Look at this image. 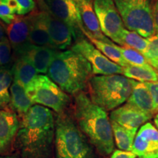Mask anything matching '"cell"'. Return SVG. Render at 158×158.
Wrapping results in <instances>:
<instances>
[{
  "instance_id": "1",
  "label": "cell",
  "mask_w": 158,
  "mask_h": 158,
  "mask_svg": "<svg viewBox=\"0 0 158 158\" xmlns=\"http://www.w3.org/2000/svg\"><path fill=\"white\" fill-rule=\"evenodd\" d=\"M75 117L79 129L103 155L114 150L111 122L106 110L92 101L84 92L75 95Z\"/></svg>"
},
{
  "instance_id": "2",
  "label": "cell",
  "mask_w": 158,
  "mask_h": 158,
  "mask_svg": "<svg viewBox=\"0 0 158 158\" xmlns=\"http://www.w3.org/2000/svg\"><path fill=\"white\" fill-rule=\"evenodd\" d=\"M54 133L55 119L51 110L34 105L21 117L17 133L18 143L26 155L40 156L50 147Z\"/></svg>"
},
{
  "instance_id": "3",
  "label": "cell",
  "mask_w": 158,
  "mask_h": 158,
  "mask_svg": "<svg viewBox=\"0 0 158 158\" xmlns=\"http://www.w3.org/2000/svg\"><path fill=\"white\" fill-rule=\"evenodd\" d=\"M93 76L90 63L76 51H58L49 66L47 76L66 93L76 95L88 87Z\"/></svg>"
},
{
  "instance_id": "4",
  "label": "cell",
  "mask_w": 158,
  "mask_h": 158,
  "mask_svg": "<svg viewBox=\"0 0 158 158\" xmlns=\"http://www.w3.org/2000/svg\"><path fill=\"white\" fill-rule=\"evenodd\" d=\"M132 79L119 74L92 76L88 83L92 101L106 110H113L127 102L133 90Z\"/></svg>"
},
{
  "instance_id": "5",
  "label": "cell",
  "mask_w": 158,
  "mask_h": 158,
  "mask_svg": "<svg viewBox=\"0 0 158 158\" xmlns=\"http://www.w3.org/2000/svg\"><path fill=\"white\" fill-rule=\"evenodd\" d=\"M56 158H88L90 148L73 118L59 114L55 120Z\"/></svg>"
},
{
  "instance_id": "6",
  "label": "cell",
  "mask_w": 158,
  "mask_h": 158,
  "mask_svg": "<svg viewBox=\"0 0 158 158\" xmlns=\"http://www.w3.org/2000/svg\"><path fill=\"white\" fill-rule=\"evenodd\" d=\"M124 28L144 38L155 34L152 9L149 0H114Z\"/></svg>"
},
{
  "instance_id": "7",
  "label": "cell",
  "mask_w": 158,
  "mask_h": 158,
  "mask_svg": "<svg viewBox=\"0 0 158 158\" xmlns=\"http://www.w3.org/2000/svg\"><path fill=\"white\" fill-rule=\"evenodd\" d=\"M27 93L34 103L51 108L58 114L64 113L70 102L69 94L44 75L37 76Z\"/></svg>"
},
{
  "instance_id": "8",
  "label": "cell",
  "mask_w": 158,
  "mask_h": 158,
  "mask_svg": "<svg viewBox=\"0 0 158 158\" xmlns=\"http://www.w3.org/2000/svg\"><path fill=\"white\" fill-rule=\"evenodd\" d=\"M94 7L102 34L122 46V32L125 28L114 0H94Z\"/></svg>"
},
{
  "instance_id": "9",
  "label": "cell",
  "mask_w": 158,
  "mask_h": 158,
  "mask_svg": "<svg viewBox=\"0 0 158 158\" xmlns=\"http://www.w3.org/2000/svg\"><path fill=\"white\" fill-rule=\"evenodd\" d=\"M70 49L81 55L90 63L93 76L123 74L121 66L108 59L84 37L76 40Z\"/></svg>"
},
{
  "instance_id": "10",
  "label": "cell",
  "mask_w": 158,
  "mask_h": 158,
  "mask_svg": "<svg viewBox=\"0 0 158 158\" xmlns=\"http://www.w3.org/2000/svg\"><path fill=\"white\" fill-rule=\"evenodd\" d=\"M43 4L51 14L70 27L76 40L84 36L82 32L84 27L74 0H43Z\"/></svg>"
},
{
  "instance_id": "11",
  "label": "cell",
  "mask_w": 158,
  "mask_h": 158,
  "mask_svg": "<svg viewBox=\"0 0 158 158\" xmlns=\"http://www.w3.org/2000/svg\"><path fill=\"white\" fill-rule=\"evenodd\" d=\"M133 152L138 158H158V130L150 122L139 128L133 142Z\"/></svg>"
},
{
  "instance_id": "12",
  "label": "cell",
  "mask_w": 158,
  "mask_h": 158,
  "mask_svg": "<svg viewBox=\"0 0 158 158\" xmlns=\"http://www.w3.org/2000/svg\"><path fill=\"white\" fill-rule=\"evenodd\" d=\"M43 10L53 46L58 51L67 50L76 41L73 31L68 24L51 14L44 6Z\"/></svg>"
},
{
  "instance_id": "13",
  "label": "cell",
  "mask_w": 158,
  "mask_h": 158,
  "mask_svg": "<svg viewBox=\"0 0 158 158\" xmlns=\"http://www.w3.org/2000/svg\"><path fill=\"white\" fill-rule=\"evenodd\" d=\"M7 35L13 48V59L22 56L30 45L29 40V17H15L14 21L7 27Z\"/></svg>"
},
{
  "instance_id": "14",
  "label": "cell",
  "mask_w": 158,
  "mask_h": 158,
  "mask_svg": "<svg viewBox=\"0 0 158 158\" xmlns=\"http://www.w3.org/2000/svg\"><path fill=\"white\" fill-rule=\"evenodd\" d=\"M152 117L149 114L127 102L113 110L110 114V122H116L126 129L136 132Z\"/></svg>"
},
{
  "instance_id": "15",
  "label": "cell",
  "mask_w": 158,
  "mask_h": 158,
  "mask_svg": "<svg viewBox=\"0 0 158 158\" xmlns=\"http://www.w3.org/2000/svg\"><path fill=\"white\" fill-rule=\"evenodd\" d=\"M80 14L84 29L94 38L112 44L114 43L102 34L96 16L94 7V0H74Z\"/></svg>"
},
{
  "instance_id": "16",
  "label": "cell",
  "mask_w": 158,
  "mask_h": 158,
  "mask_svg": "<svg viewBox=\"0 0 158 158\" xmlns=\"http://www.w3.org/2000/svg\"><path fill=\"white\" fill-rule=\"evenodd\" d=\"M29 17V40L31 45L54 48L45 23L44 10L32 12Z\"/></svg>"
},
{
  "instance_id": "17",
  "label": "cell",
  "mask_w": 158,
  "mask_h": 158,
  "mask_svg": "<svg viewBox=\"0 0 158 158\" xmlns=\"http://www.w3.org/2000/svg\"><path fill=\"white\" fill-rule=\"evenodd\" d=\"M58 51H59L55 48L30 44L21 56H24L29 59L38 73L47 74L49 66Z\"/></svg>"
},
{
  "instance_id": "18",
  "label": "cell",
  "mask_w": 158,
  "mask_h": 158,
  "mask_svg": "<svg viewBox=\"0 0 158 158\" xmlns=\"http://www.w3.org/2000/svg\"><path fill=\"white\" fill-rule=\"evenodd\" d=\"M13 81L17 82L29 92L36 80L38 73L29 59L24 56H19L13 59L12 67Z\"/></svg>"
},
{
  "instance_id": "19",
  "label": "cell",
  "mask_w": 158,
  "mask_h": 158,
  "mask_svg": "<svg viewBox=\"0 0 158 158\" xmlns=\"http://www.w3.org/2000/svg\"><path fill=\"white\" fill-rule=\"evenodd\" d=\"M20 122L13 110L0 109V153L7 149L16 135Z\"/></svg>"
},
{
  "instance_id": "20",
  "label": "cell",
  "mask_w": 158,
  "mask_h": 158,
  "mask_svg": "<svg viewBox=\"0 0 158 158\" xmlns=\"http://www.w3.org/2000/svg\"><path fill=\"white\" fill-rule=\"evenodd\" d=\"M133 90L127 102L153 116L156 114L153 100L145 83L133 80Z\"/></svg>"
},
{
  "instance_id": "21",
  "label": "cell",
  "mask_w": 158,
  "mask_h": 158,
  "mask_svg": "<svg viewBox=\"0 0 158 158\" xmlns=\"http://www.w3.org/2000/svg\"><path fill=\"white\" fill-rule=\"evenodd\" d=\"M10 105L13 110L17 112L21 117L28 111L31 106H34L35 103L31 100L25 89L14 81L10 89Z\"/></svg>"
},
{
  "instance_id": "22",
  "label": "cell",
  "mask_w": 158,
  "mask_h": 158,
  "mask_svg": "<svg viewBox=\"0 0 158 158\" xmlns=\"http://www.w3.org/2000/svg\"><path fill=\"white\" fill-rule=\"evenodd\" d=\"M82 32L84 36H86V38H88L89 40L102 54H104L110 61H112L113 62L121 66L122 68H124V67L128 65L127 63L126 62V61L124 59L123 56H122L121 52H120L119 50L117 48V47H116V44H115V43L110 44V43L103 42V41L99 40L94 38L93 37L89 35L87 31L85 30L84 28L82 29Z\"/></svg>"
},
{
  "instance_id": "23",
  "label": "cell",
  "mask_w": 158,
  "mask_h": 158,
  "mask_svg": "<svg viewBox=\"0 0 158 158\" xmlns=\"http://www.w3.org/2000/svg\"><path fill=\"white\" fill-rule=\"evenodd\" d=\"M123 68V76L126 78L139 82H156L158 81L157 70L152 67L143 68L128 64Z\"/></svg>"
},
{
  "instance_id": "24",
  "label": "cell",
  "mask_w": 158,
  "mask_h": 158,
  "mask_svg": "<svg viewBox=\"0 0 158 158\" xmlns=\"http://www.w3.org/2000/svg\"><path fill=\"white\" fill-rule=\"evenodd\" d=\"M111 126L114 140L118 149L133 152V142L137 132L126 129L114 122H111Z\"/></svg>"
},
{
  "instance_id": "25",
  "label": "cell",
  "mask_w": 158,
  "mask_h": 158,
  "mask_svg": "<svg viewBox=\"0 0 158 158\" xmlns=\"http://www.w3.org/2000/svg\"><path fill=\"white\" fill-rule=\"evenodd\" d=\"M13 81L12 68H0V109H7L10 103V89Z\"/></svg>"
},
{
  "instance_id": "26",
  "label": "cell",
  "mask_w": 158,
  "mask_h": 158,
  "mask_svg": "<svg viewBox=\"0 0 158 158\" xmlns=\"http://www.w3.org/2000/svg\"><path fill=\"white\" fill-rule=\"evenodd\" d=\"M122 46H127L135 49L144 56L147 53L149 40L141 35L133 31L124 29L122 36Z\"/></svg>"
},
{
  "instance_id": "27",
  "label": "cell",
  "mask_w": 158,
  "mask_h": 158,
  "mask_svg": "<svg viewBox=\"0 0 158 158\" xmlns=\"http://www.w3.org/2000/svg\"><path fill=\"white\" fill-rule=\"evenodd\" d=\"M116 47L119 50L124 60L127 64L136 67H143V68H150L152 67L143 55L138 51H135L130 47L121 46L116 45Z\"/></svg>"
},
{
  "instance_id": "28",
  "label": "cell",
  "mask_w": 158,
  "mask_h": 158,
  "mask_svg": "<svg viewBox=\"0 0 158 158\" xmlns=\"http://www.w3.org/2000/svg\"><path fill=\"white\" fill-rule=\"evenodd\" d=\"M13 64V48L8 38L0 40V68H12Z\"/></svg>"
},
{
  "instance_id": "29",
  "label": "cell",
  "mask_w": 158,
  "mask_h": 158,
  "mask_svg": "<svg viewBox=\"0 0 158 158\" xmlns=\"http://www.w3.org/2000/svg\"><path fill=\"white\" fill-rule=\"evenodd\" d=\"M147 39L149 45L144 57L152 67L158 70V34L155 33Z\"/></svg>"
},
{
  "instance_id": "30",
  "label": "cell",
  "mask_w": 158,
  "mask_h": 158,
  "mask_svg": "<svg viewBox=\"0 0 158 158\" xmlns=\"http://www.w3.org/2000/svg\"><path fill=\"white\" fill-rule=\"evenodd\" d=\"M19 6V11L17 15H24L34 11L36 7L34 0H15Z\"/></svg>"
},
{
  "instance_id": "31",
  "label": "cell",
  "mask_w": 158,
  "mask_h": 158,
  "mask_svg": "<svg viewBox=\"0 0 158 158\" xmlns=\"http://www.w3.org/2000/svg\"><path fill=\"white\" fill-rule=\"evenodd\" d=\"M15 17L16 16L15 15V13L8 6L0 2V19L9 25L14 21Z\"/></svg>"
},
{
  "instance_id": "32",
  "label": "cell",
  "mask_w": 158,
  "mask_h": 158,
  "mask_svg": "<svg viewBox=\"0 0 158 158\" xmlns=\"http://www.w3.org/2000/svg\"><path fill=\"white\" fill-rule=\"evenodd\" d=\"M145 84L149 89L152 98L156 114H158V81L156 82H146Z\"/></svg>"
},
{
  "instance_id": "33",
  "label": "cell",
  "mask_w": 158,
  "mask_h": 158,
  "mask_svg": "<svg viewBox=\"0 0 158 158\" xmlns=\"http://www.w3.org/2000/svg\"><path fill=\"white\" fill-rule=\"evenodd\" d=\"M110 158H137V156L133 152L116 149L113 152Z\"/></svg>"
},
{
  "instance_id": "34",
  "label": "cell",
  "mask_w": 158,
  "mask_h": 158,
  "mask_svg": "<svg viewBox=\"0 0 158 158\" xmlns=\"http://www.w3.org/2000/svg\"><path fill=\"white\" fill-rule=\"evenodd\" d=\"M152 17L155 33L158 34V0L155 2L152 9Z\"/></svg>"
},
{
  "instance_id": "35",
  "label": "cell",
  "mask_w": 158,
  "mask_h": 158,
  "mask_svg": "<svg viewBox=\"0 0 158 158\" xmlns=\"http://www.w3.org/2000/svg\"><path fill=\"white\" fill-rule=\"evenodd\" d=\"M5 29H4L3 26L0 23V40H2L4 37H5Z\"/></svg>"
},
{
  "instance_id": "36",
  "label": "cell",
  "mask_w": 158,
  "mask_h": 158,
  "mask_svg": "<svg viewBox=\"0 0 158 158\" xmlns=\"http://www.w3.org/2000/svg\"><path fill=\"white\" fill-rule=\"evenodd\" d=\"M154 122H155V127L158 130V114H156L155 118H154Z\"/></svg>"
},
{
  "instance_id": "37",
  "label": "cell",
  "mask_w": 158,
  "mask_h": 158,
  "mask_svg": "<svg viewBox=\"0 0 158 158\" xmlns=\"http://www.w3.org/2000/svg\"><path fill=\"white\" fill-rule=\"evenodd\" d=\"M0 158H15V157H12V156H4V157H0Z\"/></svg>"
},
{
  "instance_id": "38",
  "label": "cell",
  "mask_w": 158,
  "mask_h": 158,
  "mask_svg": "<svg viewBox=\"0 0 158 158\" xmlns=\"http://www.w3.org/2000/svg\"><path fill=\"white\" fill-rule=\"evenodd\" d=\"M149 1H150V2H151V1H152V2H156V1H157V0H149Z\"/></svg>"
},
{
  "instance_id": "39",
  "label": "cell",
  "mask_w": 158,
  "mask_h": 158,
  "mask_svg": "<svg viewBox=\"0 0 158 158\" xmlns=\"http://www.w3.org/2000/svg\"><path fill=\"white\" fill-rule=\"evenodd\" d=\"M157 75H158V70H157Z\"/></svg>"
},
{
  "instance_id": "40",
  "label": "cell",
  "mask_w": 158,
  "mask_h": 158,
  "mask_svg": "<svg viewBox=\"0 0 158 158\" xmlns=\"http://www.w3.org/2000/svg\"><path fill=\"white\" fill-rule=\"evenodd\" d=\"M0 2H1V0H0Z\"/></svg>"
}]
</instances>
